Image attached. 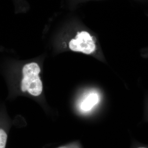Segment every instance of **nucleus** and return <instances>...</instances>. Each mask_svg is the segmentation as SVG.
Listing matches in <instances>:
<instances>
[{
  "instance_id": "obj_1",
  "label": "nucleus",
  "mask_w": 148,
  "mask_h": 148,
  "mask_svg": "<svg viewBox=\"0 0 148 148\" xmlns=\"http://www.w3.org/2000/svg\"><path fill=\"white\" fill-rule=\"evenodd\" d=\"M40 72L39 66L37 63L26 64L22 70L23 78L21 82L23 92L28 91L31 95L38 96L42 91V84L39 76Z\"/></svg>"
},
{
  "instance_id": "obj_2",
  "label": "nucleus",
  "mask_w": 148,
  "mask_h": 148,
  "mask_svg": "<svg viewBox=\"0 0 148 148\" xmlns=\"http://www.w3.org/2000/svg\"><path fill=\"white\" fill-rule=\"evenodd\" d=\"M69 48L73 51H79L86 54L94 52L96 48L92 37L86 32H78L75 38L71 40Z\"/></svg>"
},
{
  "instance_id": "obj_3",
  "label": "nucleus",
  "mask_w": 148,
  "mask_h": 148,
  "mask_svg": "<svg viewBox=\"0 0 148 148\" xmlns=\"http://www.w3.org/2000/svg\"><path fill=\"white\" fill-rule=\"evenodd\" d=\"M98 97L95 93H91L84 100L82 105V108L84 111H88L98 103Z\"/></svg>"
},
{
  "instance_id": "obj_4",
  "label": "nucleus",
  "mask_w": 148,
  "mask_h": 148,
  "mask_svg": "<svg viewBox=\"0 0 148 148\" xmlns=\"http://www.w3.org/2000/svg\"><path fill=\"white\" fill-rule=\"evenodd\" d=\"M8 135L3 130L0 128V148H5Z\"/></svg>"
},
{
  "instance_id": "obj_5",
  "label": "nucleus",
  "mask_w": 148,
  "mask_h": 148,
  "mask_svg": "<svg viewBox=\"0 0 148 148\" xmlns=\"http://www.w3.org/2000/svg\"><path fill=\"white\" fill-rule=\"evenodd\" d=\"M138 148H147L146 147H140Z\"/></svg>"
}]
</instances>
